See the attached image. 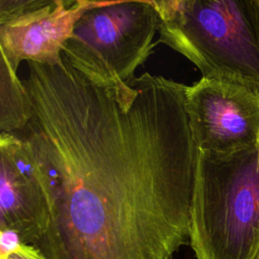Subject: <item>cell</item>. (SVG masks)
<instances>
[{"mask_svg":"<svg viewBox=\"0 0 259 259\" xmlns=\"http://www.w3.org/2000/svg\"><path fill=\"white\" fill-rule=\"evenodd\" d=\"M25 138L53 180L49 259H171L189 244L198 147L187 86L148 72L103 84L64 57L27 61Z\"/></svg>","mask_w":259,"mask_h":259,"instance_id":"cell-1","label":"cell"},{"mask_svg":"<svg viewBox=\"0 0 259 259\" xmlns=\"http://www.w3.org/2000/svg\"><path fill=\"white\" fill-rule=\"evenodd\" d=\"M189 244L195 259H253L259 246V140L230 152L198 150Z\"/></svg>","mask_w":259,"mask_h":259,"instance_id":"cell-2","label":"cell"},{"mask_svg":"<svg viewBox=\"0 0 259 259\" xmlns=\"http://www.w3.org/2000/svg\"><path fill=\"white\" fill-rule=\"evenodd\" d=\"M159 37L205 78L259 84V37L250 0H148Z\"/></svg>","mask_w":259,"mask_h":259,"instance_id":"cell-3","label":"cell"},{"mask_svg":"<svg viewBox=\"0 0 259 259\" xmlns=\"http://www.w3.org/2000/svg\"><path fill=\"white\" fill-rule=\"evenodd\" d=\"M159 17L148 0L102 2L77 20L62 50L77 70L103 84L136 78L159 40Z\"/></svg>","mask_w":259,"mask_h":259,"instance_id":"cell-4","label":"cell"},{"mask_svg":"<svg viewBox=\"0 0 259 259\" xmlns=\"http://www.w3.org/2000/svg\"><path fill=\"white\" fill-rule=\"evenodd\" d=\"M198 150L230 152L259 140V84L201 77L186 91Z\"/></svg>","mask_w":259,"mask_h":259,"instance_id":"cell-5","label":"cell"},{"mask_svg":"<svg viewBox=\"0 0 259 259\" xmlns=\"http://www.w3.org/2000/svg\"><path fill=\"white\" fill-rule=\"evenodd\" d=\"M53 201L52 180L29 142L0 133V229L34 246L49 228Z\"/></svg>","mask_w":259,"mask_h":259,"instance_id":"cell-6","label":"cell"},{"mask_svg":"<svg viewBox=\"0 0 259 259\" xmlns=\"http://www.w3.org/2000/svg\"><path fill=\"white\" fill-rule=\"evenodd\" d=\"M100 3L79 0L67 7L62 0L33 13L0 23V53L14 71L22 61L55 64L75 23L89 8Z\"/></svg>","mask_w":259,"mask_h":259,"instance_id":"cell-7","label":"cell"},{"mask_svg":"<svg viewBox=\"0 0 259 259\" xmlns=\"http://www.w3.org/2000/svg\"><path fill=\"white\" fill-rule=\"evenodd\" d=\"M32 114L28 91L7 60L1 56L0 65V133H18L29 122Z\"/></svg>","mask_w":259,"mask_h":259,"instance_id":"cell-8","label":"cell"},{"mask_svg":"<svg viewBox=\"0 0 259 259\" xmlns=\"http://www.w3.org/2000/svg\"><path fill=\"white\" fill-rule=\"evenodd\" d=\"M58 0H0V23L6 22L35 11L49 5H54ZM67 7L76 5L79 0H62Z\"/></svg>","mask_w":259,"mask_h":259,"instance_id":"cell-9","label":"cell"},{"mask_svg":"<svg viewBox=\"0 0 259 259\" xmlns=\"http://www.w3.org/2000/svg\"><path fill=\"white\" fill-rule=\"evenodd\" d=\"M0 259H49L35 246L19 242L13 248L1 252Z\"/></svg>","mask_w":259,"mask_h":259,"instance_id":"cell-10","label":"cell"},{"mask_svg":"<svg viewBox=\"0 0 259 259\" xmlns=\"http://www.w3.org/2000/svg\"><path fill=\"white\" fill-rule=\"evenodd\" d=\"M250 5H251L253 20L258 33V37H259V0H250Z\"/></svg>","mask_w":259,"mask_h":259,"instance_id":"cell-11","label":"cell"},{"mask_svg":"<svg viewBox=\"0 0 259 259\" xmlns=\"http://www.w3.org/2000/svg\"><path fill=\"white\" fill-rule=\"evenodd\" d=\"M87 1L102 3V2H116V1H136V0H87Z\"/></svg>","mask_w":259,"mask_h":259,"instance_id":"cell-12","label":"cell"},{"mask_svg":"<svg viewBox=\"0 0 259 259\" xmlns=\"http://www.w3.org/2000/svg\"><path fill=\"white\" fill-rule=\"evenodd\" d=\"M253 259H259V246H258V248H257V250L255 252V255H254Z\"/></svg>","mask_w":259,"mask_h":259,"instance_id":"cell-13","label":"cell"}]
</instances>
